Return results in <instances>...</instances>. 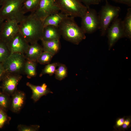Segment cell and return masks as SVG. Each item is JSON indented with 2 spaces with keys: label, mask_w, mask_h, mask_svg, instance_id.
I'll return each mask as SVG.
<instances>
[{
  "label": "cell",
  "mask_w": 131,
  "mask_h": 131,
  "mask_svg": "<svg viewBox=\"0 0 131 131\" xmlns=\"http://www.w3.org/2000/svg\"><path fill=\"white\" fill-rule=\"evenodd\" d=\"M19 25V32L29 44L37 42L41 39L43 22L33 13L25 15Z\"/></svg>",
  "instance_id": "obj_1"
},
{
  "label": "cell",
  "mask_w": 131,
  "mask_h": 131,
  "mask_svg": "<svg viewBox=\"0 0 131 131\" xmlns=\"http://www.w3.org/2000/svg\"><path fill=\"white\" fill-rule=\"evenodd\" d=\"M74 17L68 16L58 26L60 32L66 40L75 45H78L86 38L85 33L76 24Z\"/></svg>",
  "instance_id": "obj_2"
},
{
  "label": "cell",
  "mask_w": 131,
  "mask_h": 131,
  "mask_svg": "<svg viewBox=\"0 0 131 131\" xmlns=\"http://www.w3.org/2000/svg\"><path fill=\"white\" fill-rule=\"evenodd\" d=\"M23 0H4L0 8V16L4 21L14 20L19 24L25 15L22 10Z\"/></svg>",
  "instance_id": "obj_3"
},
{
  "label": "cell",
  "mask_w": 131,
  "mask_h": 131,
  "mask_svg": "<svg viewBox=\"0 0 131 131\" xmlns=\"http://www.w3.org/2000/svg\"><path fill=\"white\" fill-rule=\"evenodd\" d=\"M103 6L98 14L99 30L101 35L106 34L107 30L112 21L118 17L121 9L119 7L111 4L107 1Z\"/></svg>",
  "instance_id": "obj_4"
},
{
  "label": "cell",
  "mask_w": 131,
  "mask_h": 131,
  "mask_svg": "<svg viewBox=\"0 0 131 131\" xmlns=\"http://www.w3.org/2000/svg\"><path fill=\"white\" fill-rule=\"evenodd\" d=\"M60 11L68 16L81 18L88 8L79 0H55Z\"/></svg>",
  "instance_id": "obj_5"
},
{
  "label": "cell",
  "mask_w": 131,
  "mask_h": 131,
  "mask_svg": "<svg viewBox=\"0 0 131 131\" xmlns=\"http://www.w3.org/2000/svg\"><path fill=\"white\" fill-rule=\"evenodd\" d=\"M26 59L24 55L20 53H11L2 62L5 72L20 74L24 73Z\"/></svg>",
  "instance_id": "obj_6"
},
{
  "label": "cell",
  "mask_w": 131,
  "mask_h": 131,
  "mask_svg": "<svg viewBox=\"0 0 131 131\" xmlns=\"http://www.w3.org/2000/svg\"><path fill=\"white\" fill-rule=\"evenodd\" d=\"M22 78L20 74L4 72L0 77L1 92L11 96L17 90V85Z\"/></svg>",
  "instance_id": "obj_7"
},
{
  "label": "cell",
  "mask_w": 131,
  "mask_h": 131,
  "mask_svg": "<svg viewBox=\"0 0 131 131\" xmlns=\"http://www.w3.org/2000/svg\"><path fill=\"white\" fill-rule=\"evenodd\" d=\"M81 18V28L85 33H92L99 29L98 14L94 9L88 8Z\"/></svg>",
  "instance_id": "obj_8"
},
{
  "label": "cell",
  "mask_w": 131,
  "mask_h": 131,
  "mask_svg": "<svg viewBox=\"0 0 131 131\" xmlns=\"http://www.w3.org/2000/svg\"><path fill=\"white\" fill-rule=\"evenodd\" d=\"M121 19L118 17L111 23L106 33L108 39V49L110 50L115 43L124 36L122 26Z\"/></svg>",
  "instance_id": "obj_9"
},
{
  "label": "cell",
  "mask_w": 131,
  "mask_h": 131,
  "mask_svg": "<svg viewBox=\"0 0 131 131\" xmlns=\"http://www.w3.org/2000/svg\"><path fill=\"white\" fill-rule=\"evenodd\" d=\"M60 11L55 0H40L37 8L33 13L43 22L49 15Z\"/></svg>",
  "instance_id": "obj_10"
},
{
  "label": "cell",
  "mask_w": 131,
  "mask_h": 131,
  "mask_svg": "<svg viewBox=\"0 0 131 131\" xmlns=\"http://www.w3.org/2000/svg\"><path fill=\"white\" fill-rule=\"evenodd\" d=\"M19 32L18 23L14 20H5L0 29V41L6 44Z\"/></svg>",
  "instance_id": "obj_11"
},
{
  "label": "cell",
  "mask_w": 131,
  "mask_h": 131,
  "mask_svg": "<svg viewBox=\"0 0 131 131\" xmlns=\"http://www.w3.org/2000/svg\"><path fill=\"white\" fill-rule=\"evenodd\" d=\"M6 44L11 53H17L24 54L30 44L19 32Z\"/></svg>",
  "instance_id": "obj_12"
},
{
  "label": "cell",
  "mask_w": 131,
  "mask_h": 131,
  "mask_svg": "<svg viewBox=\"0 0 131 131\" xmlns=\"http://www.w3.org/2000/svg\"><path fill=\"white\" fill-rule=\"evenodd\" d=\"M9 109L13 112H19L25 103V95L23 92L16 90L11 96Z\"/></svg>",
  "instance_id": "obj_13"
},
{
  "label": "cell",
  "mask_w": 131,
  "mask_h": 131,
  "mask_svg": "<svg viewBox=\"0 0 131 131\" xmlns=\"http://www.w3.org/2000/svg\"><path fill=\"white\" fill-rule=\"evenodd\" d=\"M26 85L32 91L31 98L34 102L38 101L42 96L49 93H52L45 83H43L40 86H37L28 82L26 83Z\"/></svg>",
  "instance_id": "obj_14"
},
{
  "label": "cell",
  "mask_w": 131,
  "mask_h": 131,
  "mask_svg": "<svg viewBox=\"0 0 131 131\" xmlns=\"http://www.w3.org/2000/svg\"><path fill=\"white\" fill-rule=\"evenodd\" d=\"M43 51L42 46L37 42L30 44L24 55L27 60L36 62Z\"/></svg>",
  "instance_id": "obj_15"
},
{
  "label": "cell",
  "mask_w": 131,
  "mask_h": 131,
  "mask_svg": "<svg viewBox=\"0 0 131 131\" xmlns=\"http://www.w3.org/2000/svg\"><path fill=\"white\" fill-rule=\"evenodd\" d=\"M61 36L58 27L48 25L44 27L41 40L45 41L60 40Z\"/></svg>",
  "instance_id": "obj_16"
},
{
  "label": "cell",
  "mask_w": 131,
  "mask_h": 131,
  "mask_svg": "<svg viewBox=\"0 0 131 131\" xmlns=\"http://www.w3.org/2000/svg\"><path fill=\"white\" fill-rule=\"evenodd\" d=\"M68 16L60 11L50 15L43 21L44 27L48 25H52L58 27L61 22Z\"/></svg>",
  "instance_id": "obj_17"
},
{
  "label": "cell",
  "mask_w": 131,
  "mask_h": 131,
  "mask_svg": "<svg viewBox=\"0 0 131 131\" xmlns=\"http://www.w3.org/2000/svg\"><path fill=\"white\" fill-rule=\"evenodd\" d=\"M43 51L50 52L54 55L59 50L61 44L59 40L49 41L41 40Z\"/></svg>",
  "instance_id": "obj_18"
},
{
  "label": "cell",
  "mask_w": 131,
  "mask_h": 131,
  "mask_svg": "<svg viewBox=\"0 0 131 131\" xmlns=\"http://www.w3.org/2000/svg\"><path fill=\"white\" fill-rule=\"evenodd\" d=\"M122 26L124 37L130 39L131 38V8L127 10L126 15L122 21Z\"/></svg>",
  "instance_id": "obj_19"
},
{
  "label": "cell",
  "mask_w": 131,
  "mask_h": 131,
  "mask_svg": "<svg viewBox=\"0 0 131 131\" xmlns=\"http://www.w3.org/2000/svg\"><path fill=\"white\" fill-rule=\"evenodd\" d=\"M40 0H23L22 10L25 14L27 13H34Z\"/></svg>",
  "instance_id": "obj_20"
},
{
  "label": "cell",
  "mask_w": 131,
  "mask_h": 131,
  "mask_svg": "<svg viewBox=\"0 0 131 131\" xmlns=\"http://www.w3.org/2000/svg\"><path fill=\"white\" fill-rule=\"evenodd\" d=\"M36 62L26 60L24 69V73L28 78L35 76L37 74Z\"/></svg>",
  "instance_id": "obj_21"
},
{
  "label": "cell",
  "mask_w": 131,
  "mask_h": 131,
  "mask_svg": "<svg viewBox=\"0 0 131 131\" xmlns=\"http://www.w3.org/2000/svg\"><path fill=\"white\" fill-rule=\"evenodd\" d=\"M10 96L2 92L0 93V109L6 112L10 108Z\"/></svg>",
  "instance_id": "obj_22"
},
{
  "label": "cell",
  "mask_w": 131,
  "mask_h": 131,
  "mask_svg": "<svg viewBox=\"0 0 131 131\" xmlns=\"http://www.w3.org/2000/svg\"><path fill=\"white\" fill-rule=\"evenodd\" d=\"M58 68L55 73V77L59 80H61L67 77V67L65 64L59 63Z\"/></svg>",
  "instance_id": "obj_23"
},
{
  "label": "cell",
  "mask_w": 131,
  "mask_h": 131,
  "mask_svg": "<svg viewBox=\"0 0 131 131\" xmlns=\"http://www.w3.org/2000/svg\"><path fill=\"white\" fill-rule=\"evenodd\" d=\"M54 55L50 52L43 51L38 58L37 62L42 65L49 64Z\"/></svg>",
  "instance_id": "obj_24"
},
{
  "label": "cell",
  "mask_w": 131,
  "mask_h": 131,
  "mask_svg": "<svg viewBox=\"0 0 131 131\" xmlns=\"http://www.w3.org/2000/svg\"><path fill=\"white\" fill-rule=\"evenodd\" d=\"M59 63L55 62L46 65L43 69L40 75V77L46 74L52 76L55 74L56 68L57 66Z\"/></svg>",
  "instance_id": "obj_25"
},
{
  "label": "cell",
  "mask_w": 131,
  "mask_h": 131,
  "mask_svg": "<svg viewBox=\"0 0 131 131\" xmlns=\"http://www.w3.org/2000/svg\"><path fill=\"white\" fill-rule=\"evenodd\" d=\"M11 53L6 44L0 41V62H3L9 55Z\"/></svg>",
  "instance_id": "obj_26"
},
{
  "label": "cell",
  "mask_w": 131,
  "mask_h": 131,
  "mask_svg": "<svg viewBox=\"0 0 131 131\" xmlns=\"http://www.w3.org/2000/svg\"><path fill=\"white\" fill-rule=\"evenodd\" d=\"M11 119L8 115L7 112L0 109V129L8 123Z\"/></svg>",
  "instance_id": "obj_27"
},
{
  "label": "cell",
  "mask_w": 131,
  "mask_h": 131,
  "mask_svg": "<svg viewBox=\"0 0 131 131\" xmlns=\"http://www.w3.org/2000/svg\"><path fill=\"white\" fill-rule=\"evenodd\" d=\"M40 126L37 125H27L23 124H19L17 128L19 131H36L38 130Z\"/></svg>",
  "instance_id": "obj_28"
},
{
  "label": "cell",
  "mask_w": 131,
  "mask_h": 131,
  "mask_svg": "<svg viewBox=\"0 0 131 131\" xmlns=\"http://www.w3.org/2000/svg\"><path fill=\"white\" fill-rule=\"evenodd\" d=\"M131 126V115L126 116L124 123L118 131H124L128 130Z\"/></svg>",
  "instance_id": "obj_29"
},
{
  "label": "cell",
  "mask_w": 131,
  "mask_h": 131,
  "mask_svg": "<svg viewBox=\"0 0 131 131\" xmlns=\"http://www.w3.org/2000/svg\"><path fill=\"white\" fill-rule=\"evenodd\" d=\"M126 116L120 117L117 118L116 120L114 128L115 131H118L123 124Z\"/></svg>",
  "instance_id": "obj_30"
},
{
  "label": "cell",
  "mask_w": 131,
  "mask_h": 131,
  "mask_svg": "<svg viewBox=\"0 0 131 131\" xmlns=\"http://www.w3.org/2000/svg\"><path fill=\"white\" fill-rule=\"evenodd\" d=\"M87 8L92 5H97L99 4L101 0H79Z\"/></svg>",
  "instance_id": "obj_31"
},
{
  "label": "cell",
  "mask_w": 131,
  "mask_h": 131,
  "mask_svg": "<svg viewBox=\"0 0 131 131\" xmlns=\"http://www.w3.org/2000/svg\"><path fill=\"white\" fill-rule=\"evenodd\" d=\"M117 3L124 4L131 7V0H112Z\"/></svg>",
  "instance_id": "obj_32"
},
{
  "label": "cell",
  "mask_w": 131,
  "mask_h": 131,
  "mask_svg": "<svg viewBox=\"0 0 131 131\" xmlns=\"http://www.w3.org/2000/svg\"><path fill=\"white\" fill-rule=\"evenodd\" d=\"M4 72V69L2 63L0 62V77Z\"/></svg>",
  "instance_id": "obj_33"
},
{
  "label": "cell",
  "mask_w": 131,
  "mask_h": 131,
  "mask_svg": "<svg viewBox=\"0 0 131 131\" xmlns=\"http://www.w3.org/2000/svg\"><path fill=\"white\" fill-rule=\"evenodd\" d=\"M4 21L2 19L0 16V29Z\"/></svg>",
  "instance_id": "obj_34"
},
{
  "label": "cell",
  "mask_w": 131,
  "mask_h": 131,
  "mask_svg": "<svg viewBox=\"0 0 131 131\" xmlns=\"http://www.w3.org/2000/svg\"><path fill=\"white\" fill-rule=\"evenodd\" d=\"M4 0H0V6L1 5Z\"/></svg>",
  "instance_id": "obj_35"
},
{
  "label": "cell",
  "mask_w": 131,
  "mask_h": 131,
  "mask_svg": "<svg viewBox=\"0 0 131 131\" xmlns=\"http://www.w3.org/2000/svg\"><path fill=\"white\" fill-rule=\"evenodd\" d=\"M0 89H1V87H0V93L1 92L0 90Z\"/></svg>",
  "instance_id": "obj_36"
},
{
  "label": "cell",
  "mask_w": 131,
  "mask_h": 131,
  "mask_svg": "<svg viewBox=\"0 0 131 131\" xmlns=\"http://www.w3.org/2000/svg\"><path fill=\"white\" fill-rule=\"evenodd\" d=\"M105 0V1L107 0Z\"/></svg>",
  "instance_id": "obj_37"
},
{
  "label": "cell",
  "mask_w": 131,
  "mask_h": 131,
  "mask_svg": "<svg viewBox=\"0 0 131 131\" xmlns=\"http://www.w3.org/2000/svg\"></svg>",
  "instance_id": "obj_38"
}]
</instances>
